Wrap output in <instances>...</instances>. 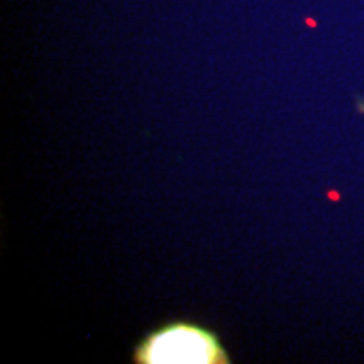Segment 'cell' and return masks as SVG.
I'll use <instances>...</instances> for the list:
<instances>
[{"label": "cell", "instance_id": "obj_1", "mask_svg": "<svg viewBox=\"0 0 364 364\" xmlns=\"http://www.w3.org/2000/svg\"><path fill=\"white\" fill-rule=\"evenodd\" d=\"M135 364H230L225 344L215 331L194 322L174 321L150 331L135 346Z\"/></svg>", "mask_w": 364, "mask_h": 364}]
</instances>
